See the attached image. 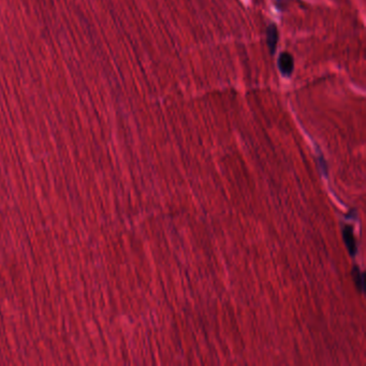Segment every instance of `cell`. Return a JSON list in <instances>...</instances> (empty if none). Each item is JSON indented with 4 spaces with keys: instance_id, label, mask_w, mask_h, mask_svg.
<instances>
[{
    "instance_id": "cell-1",
    "label": "cell",
    "mask_w": 366,
    "mask_h": 366,
    "mask_svg": "<svg viewBox=\"0 0 366 366\" xmlns=\"http://www.w3.org/2000/svg\"><path fill=\"white\" fill-rule=\"evenodd\" d=\"M278 69L282 77L290 78L295 69V60L290 53L284 52L278 57Z\"/></svg>"
},
{
    "instance_id": "cell-2",
    "label": "cell",
    "mask_w": 366,
    "mask_h": 366,
    "mask_svg": "<svg viewBox=\"0 0 366 366\" xmlns=\"http://www.w3.org/2000/svg\"><path fill=\"white\" fill-rule=\"evenodd\" d=\"M278 29L275 24H270L266 28V44L269 47L270 53L273 55L275 54V51L278 43Z\"/></svg>"
},
{
    "instance_id": "cell-3",
    "label": "cell",
    "mask_w": 366,
    "mask_h": 366,
    "mask_svg": "<svg viewBox=\"0 0 366 366\" xmlns=\"http://www.w3.org/2000/svg\"><path fill=\"white\" fill-rule=\"evenodd\" d=\"M274 4L279 11H284L288 6V0H274Z\"/></svg>"
}]
</instances>
